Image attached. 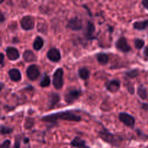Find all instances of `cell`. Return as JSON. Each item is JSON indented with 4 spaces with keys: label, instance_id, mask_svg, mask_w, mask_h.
I'll return each mask as SVG.
<instances>
[{
    "label": "cell",
    "instance_id": "cell-23",
    "mask_svg": "<svg viewBox=\"0 0 148 148\" xmlns=\"http://www.w3.org/2000/svg\"><path fill=\"white\" fill-rule=\"evenodd\" d=\"M137 93L138 96L141 98L142 100H146L147 98V92L146 90L145 86L143 84H140L137 88Z\"/></svg>",
    "mask_w": 148,
    "mask_h": 148
},
{
    "label": "cell",
    "instance_id": "cell-2",
    "mask_svg": "<svg viewBox=\"0 0 148 148\" xmlns=\"http://www.w3.org/2000/svg\"><path fill=\"white\" fill-rule=\"evenodd\" d=\"M101 130L98 132V135L101 140L106 143H108L110 145L114 147H121L122 143L125 141L126 138L121 134H114L111 132L108 129L102 125Z\"/></svg>",
    "mask_w": 148,
    "mask_h": 148
},
{
    "label": "cell",
    "instance_id": "cell-37",
    "mask_svg": "<svg viewBox=\"0 0 148 148\" xmlns=\"http://www.w3.org/2000/svg\"><path fill=\"white\" fill-rule=\"evenodd\" d=\"M23 143H24L25 144H28V143H30V139H29L28 137H23Z\"/></svg>",
    "mask_w": 148,
    "mask_h": 148
},
{
    "label": "cell",
    "instance_id": "cell-20",
    "mask_svg": "<svg viewBox=\"0 0 148 148\" xmlns=\"http://www.w3.org/2000/svg\"><path fill=\"white\" fill-rule=\"evenodd\" d=\"M77 75L78 77L81 79H82V80H87V79H89L90 76V72L88 67H86V66H82V67H80L78 69Z\"/></svg>",
    "mask_w": 148,
    "mask_h": 148
},
{
    "label": "cell",
    "instance_id": "cell-25",
    "mask_svg": "<svg viewBox=\"0 0 148 148\" xmlns=\"http://www.w3.org/2000/svg\"><path fill=\"white\" fill-rule=\"evenodd\" d=\"M35 125V119L31 117H27L24 124V127L26 130H30Z\"/></svg>",
    "mask_w": 148,
    "mask_h": 148
},
{
    "label": "cell",
    "instance_id": "cell-17",
    "mask_svg": "<svg viewBox=\"0 0 148 148\" xmlns=\"http://www.w3.org/2000/svg\"><path fill=\"white\" fill-rule=\"evenodd\" d=\"M23 57L25 62H28V63L36 62L38 59L36 53L33 51L30 50V49H27V50L25 51L23 54Z\"/></svg>",
    "mask_w": 148,
    "mask_h": 148
},
{
    "label": "cell",
    "instance_id": "cell-29",
    "mask_svg": "<svg viewBox=\"0 0 148 148\" xmlns=\"http://www.w3.org/2000/svg\"><path fill=\"white\" fill-rule=\"evenodd\" d=\"M23 137L20 135H17L15 137V140H14V143L13 148H20L21 147V142L23 140Z\"/></svg>",
    "mask_w": 148,
    "mask_h": 148
},
{
    "label": "cell",
    "instance_id": "cell-19",
    "mask_svg": "<svg viewBox=\"0 0 148 148\" xmlns=\"http://www.w3.org/2000/svg\"><path fill=\"white\" fill-rule=\"evenodd\" d=\"M133 28L139 31L147 30L148 28V19L140 21H135L133 23Z\"/></svg>",
    "mask_w": 148,
    "mask_h": 148
},
{
    "label": "cell",
    "instance_id": "cell-27",
    "mask_svg": "<svg viewBox=\"0 0 148 148\" xmlns=\"http://www.w3.org/2000/svg\"><path fill=\"white\" fill-rule=\"evenodd\" d=\"M37 30L42 34H46L47 33V25L46 23H38L37 25Z\"/></svg>",
    "mask_w": 148,
    "mask_h": 148
},
{
    "label": "cell",
    "instance_id": "cell-6",
    "mask_svg": "<svg viewBox=\"0 0 148 148\" xmlns=\"http://www.w3.org/2000/svg\"><path fill=\"white\" fill-rule=\"evenodd\" d=\"M119 119L126 127L130 129H134L135 127V118L131 114L127 112H121L119 114Z\"/></svg>",
    "mask_w": 148,
    "mask_h": 148
},
{
    "label": "cell",
    "instance_id": "cell-30",
    "mask_svg": "<svg viewBox=\"0 0 148 148\" xmlns=\"http://www.w3.org/2000/svg\"><path fill=\"white\" fill-rule=\"evenodd\" d=\"M136 132H137V135H138L139 138L140 139V140H148V135L147 134H145L144 132H143L142 130H139V129H137V130H136Z\"/></svg>",
    "mask_w": 148,
    "mask_h": 148
},
{
    "label": "cell",
    "instance_id": "cell-22",
    "mask_svg": "<svg viewBox=\"0 0 148 148\" xmlns=\"http://www.w3.org/2000/svg\"><path fill=\"white\" fill-rule=\"evenodd\" d=\"M51 85V78L48 75L47 73L45 72L43 75V76L41 77V79H40V82H39V85H40L41 88H48L49 86H50Z\"/></svg>",
    "mask_w": 148,
    "mask_h": 148
},
{
    "label": "cell",
    "instance_id": "cell-3",
    "mask_svg": "<svg viewBox=\"0 0 148 148\" xmlns=\"http://www.w3.org/2000/svg\"><path fill=\"white\" fill-rule=\"evenodd\" d=\"M82 94V90L77 89L76 88H69L66 90L64 96V101L68 105H71L77 101Z\"/></svg>",
    "mask_w": 148,
    "mask_h": 148
},
{
    "label": "cell",
    "instance_id": "cell-18",
    "mask_svg": "<svg viewBox=\"0 0 148 148\" xmlns=\"http://www.w3.org/2000/svg\"><path fill=\"white\" fill-rule=\"evenodd\" d=\"M95 59H96L98 64L102 65V66L108 64L110 60V57L108 56V54H107L106 53H104V52H101V53H96L95 54Z\"/></svg>",
    "mask_w": 148,
    "mask_h": 148
},
{
    "label": "cell",
    "instance_id": "cell-28",
    "mask_svg": "<svg viewBox=\"0 0 148 148\" xmlns=\"http://www.w3.org/2000/svg\"><path fill=\"white\" fill-rule=\"evenodd\" d=\"M14 129L12 127H7L3 124H1V135H6V134H10L13 132Z\"/></svg>",
    "mask_w": 148,
    "mask_h": 148
},
{
    "label": "cell",
    "instance_id": "cell-31",
    "mask_svg": "<svg viewBox=\"0 0 148 148\" xmlns=\"http://www.w3.org/2000/svg\"><path fill=\"white\" fill-rule=\"evenodd\" d=\"M127 90H128V92H130L131 95H134V94L135 93V90H134V85H133L132 83H131V82H129L127 85Z\"/></svg>",
    "mask_w": 148,
    "mask_h": 148
},
{
    "label": "cell",
    "instance_id": "cell-11",
    "mask_svg": "<svg viewBox=\"0 0 148 148\" xmlns=\"http://www.w3.org/2000/svg\"><path fill=\"white\" fill-rule=\"evenodd\" d=\"M61 101L60 95L57 92H51L48 95L47 101V108L48 110H52L58 105Z\"/></svg>",
    "mask_w": 148,
    "mask_h": 148
},
{
    "label": "cell",
    "instance_id": "cell-10",
    "mask_svg": "<svg viewBox=\"0 0 148 148\" xmlns=\"http://www.w3.org/2000/svg\"><path fill=\"white\" fill-rule=\"evenodd\" d=\"M26 75L30 81H36L40 76V69L38 66L35 64H31L27 66L26 69Z\"/></svg>",
    "mask_w": 148,
    "mask_h": 148
},
{
    "label": "cell",
    "instance_id": "cell-24",
    "mask_svg": "<svg viewBox=\"0 0 148 148\" xmlns=\"http://www.w3.org/2000/svg\"><path fill=\"white\" fill-rule=\"evenodd\" d=\"M140 75V71L138 69H132L130 70L126 71L124 72V76L127 77L128 79H134Z\"/></svg>",
    "mask_w": 148,
    "mask_h": 148
},
{
    "label": "cell",
    "instance_id": "cell-15",
    "mask_svg": "<svg viewBox=\"0 0 148 148\" xmlns=\"http://www.w3.org/2000/svg\"><path fill=\"white\" fill-rule=\"evenodd\" d=\"M71 147L75 148H90L87 145V143L85 140L81 138L80 137L76 136L74 137L73 140L69 143Z\"/></svg>",
    "mask_w": 148,
    "mask_h": 148
},
{
    "label": "cell",
    "instance_id": "cell-40",
    "mask_svg": "<svg viewBox=\"0 0 148 148\" xmlns=\"http://www.w3.org/2000/svg\"><path fill=\"white\" fill-rule=\"evenodd\" d=\"M145 148H148V147H145Z\"/></svg>",
    "mask_w": 148,
    "mask_h": 148
},
{
    "label": "cell",
    "instance_id": "cell-1",
    "mask_svg": "<svg viewBox=\"0 0 148 148\" xmlns=\"http://www.w3.org/2000/svg\"><path fill=\"white\" fill-rule=\"evenodd\" d=\"M40 119L43 122L53 126L56 124L59 120L72 121V122H79L82 121V118L81 116L75 113V110H66L64 111H59V112L44 115L41 117Z\"/></svg>",
    "mask_w": 148,
    "mask_h": 148
},
{
    "label": "cell",
    "instance_id": "cell-14",
    "mask_svg": "<svg viewBox=\"0 0 148 148\" xmlns=\"http://www.w3.org/2000/svg\"><path fill=\"white\" fill-rule=\"evenodd\" d=\"M5 52L6 55H7V57L8 58L9 60L14 62V61H17L20 59V51L15 47H13V46H7L5 49Z\"/></svg>",
    "mask_w": 148,
    "mask_h": 148
},
{
    "label": "cell",
    "instance_id": "cell-35",
    "mask_svg": "<svg viewBox=\"0 0 148 148\" xmlns=\"http://www.w3.org/2000/svg\"><path fill=\"white\" fill-rule=\"evenodd\" d=\"M1 68H3L4 66V53H1Z\"/></svg>",
    "mask_w": 148,
    "mask_h": 148
},
{
    "label": "cell",
    "instance_id": "cell-13",
    "mask_svg": "<svg viewBox=\"0 0 148 148\" xmlns=\"http://www.w3.org/2000/svg\"><path fill=\"white\" fill-rule=\"evenodd\" d=\"M46 57L50 62L53 63H58L62 59V54L59 51V49L56 48H51L46 53Z\"/></svg>",
    "mask_w": 148,
    "mask_h": 148
},
{
    "label": "cell",
    "instance_id": "cell-33",
    "mask_svg": "<svg viewBox=\"0 0 148 148\" xmlns=\"http://www.w3.org/2000/svg\"><path fill=\"white\" fill-rule=\"evenodd\" d=\"M6 18H5V16H4V12H3L1 10H0V23L1 24H2L4 21H5Z\"/></svg>",
    "mask_w": 148,
    "mask_h": 148
},
{
    "label": "cell",
    "instance_id": "cell-5",
    "mask_svg": "<svg viewBox=\"0 0 148 148\" xmlns=\"http://www.w3.org/2000/svg\"><path fill=\"white\" fill-rule=\"evenodd\" d=\"M35 17L32 15H25L21 18L20 25L21 28L25 31H29L34 29L35 27Z\"/></svg>",
    "mask_w": 148,
    "mask_h": 148
},
{
    "label": "cell",
    "instance_id": "cell-21",
    "mask_svg": "<svg viewBox=\"0 0 148 148\" xmlns=\"http://www.w3.org/2000/svg\"><path fill=\"white\" fill-rule=\"evenodd\" d=\"M44 46V39L40 36H37L33 43V48L35 51H40Z\"/></svg>",
    "mask_w": 148,
    "mask_h": 148
},
{
    "label": "cell",
    "instance_id": "cell-12",
    "mask_svg": "<svg viewBox=\"0 0 148 148\" xmlns=\"http://www.w3.org/2000/svg\"><path fill=\"white\" fill-rule=\"evenodd\" d=\"M105 88L108 92L111 93H116L121 88V81L117 79H110L106 82Z\"/></svg>",
    "mask_w": 148,
    "mask_h": 148
},
{
    "label": "cell",
    "instance_id": "cell-7",
    "mask_svg": "<svg viewBox=\"0 0 148 148\" xmlns=\"http://www.w3.org/2000/svg\"><path fill=\"white\" fill-rule=\"evenodd\" d=\"M115 47L119 51L127 53L132 51V47L129 44L127 39L124 36H120L115 43Z\"/></svg>",
    "mask_w": 148,
    "mask_h": 148
},
{
    "label": "cell",
    "instance_id": "cell-38",
    "mask_svg": "<svg viewBox=\"0 0 148 148\" xmlns=\"http://www.w3.org/2000/svg\"><path fill=\"white\" fill-rule=\"evenodd\" d=\"M143 108L145 110L148 109V104L147 103H143Z\"/></svg>",
    "mask_w": 148,
    "mask_h": 148
},
{
    "label": "cell",
    "instance_id": "cell-36",
    "mask_svg": "<svg viewBox=\"0 0 148 148\" xmlns=\"http://www.w3.org/2000/svg\"><path fill=\"white\" fill-rule=\"evenodd\" d=\"M143 53H144L145 57L146 59H148V46H147L145 48Z\"/></svg>",
    "mask_w": 148,
    "mask_h": 148
},
{
    "label": "cell",
    "instance_id": "cell-39",
    "mask_svg": "<svg viewBox=\"0 0 148 148\" xmlns=\"http://www.w3.org/2000/svg\"><path fill=\"white\" fill-rule=\"evenodd\" d=\"M3 88H4V83L2 82H1V90H2Z\"/></svg>",
    "mask_w": 148,
    "mask_h": 148
},
{
    "label": "cell",
    "instance_id": "cell-16",
    "mask_svg": "<svg viewBox=\"0 0 148 148\" xmlns=\"http://www.w3.org/2000/svg\"><path fill=\"white\" fill-rule=\"evenodd\" d=\"M8 76L10 80L14 82H20L22 79V74L17 68H12L8 71Z\"/></svg>",
    "mask_w": 148,
    "mask_h": 148
},
{
    "label": "cell",
    "instance_id": "cell-8",
    "mask_svg": "<svg viewBox=\"0 0 148 148\" xmlns=\"http://www.w3.org/2000/svg\"><path fill=\"white\" fill-rule=\"evenodd\" d=\"M95 30H96V28H95V24L90 20H88L83 30L84 37L88 40H95L96 38L95 35Z\"/></svg>",
    "mask_w": 148,
    "mask_h": 148
},
{
    "label": "cell",
    "instance_id": "cell-4",
    "mask_svg": "<svg viewBox=\"0 0 148 148\" xmlns=\"http://www.w3.org/2000/svg\"><path fill=\"white\" fill-rule=\"evenodd\" d=\"M64 69L62 67L57 68L53 74L52 84L56 90L62 89L64 86Z\"/></svg>",
    "mask_w": 148,
    "mask_h": 148
},
{
    "label": "cell",
    "instance_id": "cell-9",
    "mask_svg": "<svg viewBox=\"0 0 148 148\" xmlns=\"http://www.w3.org/2000/svg\"><path fill=\"white\" fill-rule=\"evenodd\" d=\"M66 27V28L70 29L71 30H73V31H79V30H82L83 23H82V19H80L77 16L72 17L68 21Z\"/></svg>",
    "mask_w": 148,
    "mask_h": 148
},
{
    "label": "cell",
    "instance_id": "cell-34",
    "mask_svg": "<svg viewBox=\"0 0 148 148\" xmlns=\"http://www.w3.org/2000/svg\"><path fill=\"white\" fill-rule=\"evenodd\" d=\"M142 4L144 7V8H145L148 11V0H143V1H142Z\"/></svg>",
    "mask_w": 148,
    "mask_h": 148
},
{
    "label": "cell",
    "instance_id": "cell-26",
    "mask_svg": "<svg viewBox=\"0 0 148 148\" xmlns=\"http://www.w3.org/2000/svg\"><path fill=\"white\" fill-rule=\"evenodd\" d=\"M145 44V42L143 39L142 38H135L134 40V45L135 49L137 50H140V49H143Z\"/></svg>",
    "mask_w": 148,
    "mask_h": 148
},
{
    "label": "cell",
    "instance_id": "cell-32",
    "mask_svg": "<svg viewBox=\"0 0 148 148\" xmlns=\"http://www.w3.org/2000/svg\"><path fill=\"white\" fill-rule=\"evenodd\" d=\"M11 141L10 140H6L1 144V148H10Z\"/></svg>",
    "mask_w": 148,
    "mask_h": 148
}]
</instances>
